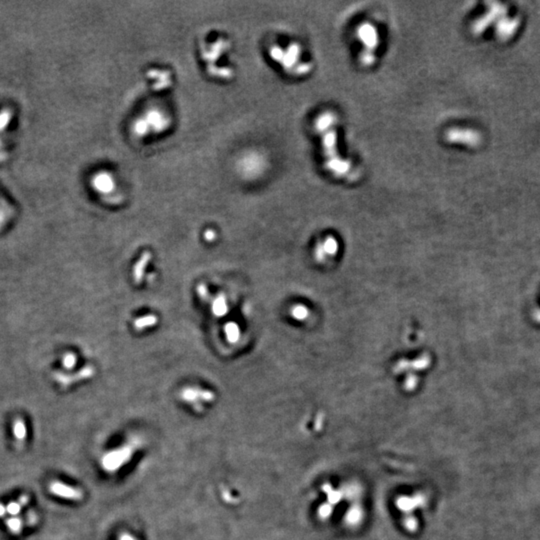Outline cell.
Wrapping results in <instances>:
<instances>
[{
  "mask_svg": "<svg viewBox=\"0 0 540 540\" xmlns=\"http://www.w3.org/2000/svg\"><path fill=\"white\" fill-rule=\"evenodd\" d=\"M337 126L338 118L331 110L321 111L313 121V128L319 135L325 170L333 178L348 181L355 175V168L338 149Z\"/></svg>",
  "mask_w": 540,
  "mask_h": 540,
  "instance_id": "6da1fadb",
  "label": "cell"
},
{
  "mask_svg": "<svg viewBox=\"0 0 540 540\" xmlns=\"http://www.w3.org/2000/svg\"><path fill=\"white\" fill-rule=\"evenodd\" d=\"M9 530L14 534H19L22 530V520L18 517H11L5 521Z\"/></svg>",
  "mask_w": 540,
  "mask_h": 540,
  "instance_id": "8992f818",
  "label": "cell"
},
{
  "mask_svg": "<svg viewBox=\"0 0 540 540\" xmlns=\"http://www.w3.org/2000/svg\"><path fill=\"white\" fill-rule=\"evenodd\" d=\"M12 113L10 110L0 111V131L4 130L10 122Z\"/></svg>",
  "mask_w": 540,
  "mask_h": 540,
  "instance_id": "52a82bcc",
  "label": "cell"
},
{
  "mask_svg": "<svg viewBox=\"0 0 540 540\" xmlns=\"http://www.w3.org/2000/svg\"><path fill=\"white\" fill-rule=\"evenodd\" d=\"M18 502H19V504H20L21 506H25V505H27V504H28V502H29V497H28V495H25V494H24V495H21V496H20V497H19V499H18Z\"/></svg>",
  "mask_w": 540,
  "mask_h": 540,
  "instance_id": "30bf717a",
  "label": "cell"
},
{
  "mask_svg": "<svg viewBox=\"0 0 540 540\" xmlns=\"http://www.w3.org/2000/svg\"><path fill=\"white\" fill-rule=\"evenodd\" d=\"M49 489H50V492L57 495V496L59 497H62V498H66V499H71V500H77L81 497V494L80 492L71 487V486H68L66 484H63L61 482H58V481H55L53 483L50 484L49 486Z\"/></svg>",
  "mask_w": 540,
  "mask_h": 540,
  "instance_id": "277c9868",
  "label": "cell"
},
{
  "mask_svg": "<svg viewBox=\"0 0 540 540\" xmlns=\"http://www.w3.org/2000/svg\"><path fill=\"white\" fill-rule=\"evenodd\" d=\"M62 363L66 368H72L76 363V356L73 353H67L63 356Z\"/></svg>",
  "mask_w": 540,
  "mask_h": 540,
  "instance_id": "ba28073f",
  "label": "cell"
},
{
  "mask_svg": "<svg viewBox=\"0 0 540 540\" xmlns=\"http://www.w3.org/2000/svg\"><path fill=\"white\" fill-rule=\"evenodd\" d=\"M6 513H7L6 506L3 505L2 503H0V517H4Z\"/></svg>",
  "mask_w": 540,
  "mask_h": 540,
  "instance_id": "8fae6325",
  "label": "cell"
},
{
  "mask_svg": "<svg viewBox=\"0 0 540 540\" xmlns=\"http://www.w3.org/2000/svg\"><path fill=\"white\" fill-rule=\"evenodd\" d=\"M21 505L19 504V502H9L7 505H6V509H7V513H9L10 515L12 516H16L17 514L20 513L21 511Z\"/></svg>",
  "mask_w": 540,
  "mask_h": 540,
  "instance_id": "9c48e42d",
  "label": "cell"
},
{
  "mask_svg": "<svg viewBox=\"0 0 540 540\" xmlns=\"http://www.w3.org/2000/svg\"><path fill=\"white\" fill-rule=\"evenodd\" d=\"M303 49L297 42H291L286 46L273 45L270 49V57L276 62L283 71L293 77H303L310 73L312 65L302 60Z\"/></svg>",
  "mask_w": 540,
  "mask_h": 540,
  "instance_id": "7a4b0ae2",
  "label": "cell"
},
{
  "mask_svg": "<svg viewBox=\"0 0 540 540\" xmlns=\"http://www.w3.org/2000/svg\"><path fill=\"white\" fill-rule=\"evenodd\" d=\"M356 37L361 44L359 52V62L364 68L372 67L377 59V51L380 46V34L377 26L370 21L360 23L355 30Z\"/></svg>",
  "mask_w": 540,
  "mask_h": 540,
  "instance_id": "3957f363",
  "label": "cell"
},
{
  "mask_svg": "<svg viewBox=\"0 0 540 540\" xmlns=\"http://www.w3.org/2000/svg\"><path fill=\"white\" fill-rule=\"evenodd\" d=\"M13 434L18 441H23L26 437V425L21 418H16L13 423Z\"/></svg>",
  "mask_w": 540,
  "mask_h": 540,
  "instance_id": "5b68a950",
  "label": "cell"
}]
</instances>
